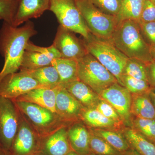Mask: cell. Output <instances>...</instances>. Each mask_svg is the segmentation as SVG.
Wrapping results in <instances>:
<instances>
[{"instance_id": "obj_1", "label": "cell", "mask_w": 155, "mask_h": 155, "mask_svg": "<svg viewBox=\"0 0 155 155\" xmlns=\"http://www.w3.org/2000/svg\"><path fill=\"white\" fill-rule=\"evenodd\" d=\"M37 33L33 22L30 20L20 27L3 22L0 29V54L5 62L0 72V81L20 69L27 43Z\"/></svg>"}, {"instance_id": "obj_2", "label": "cell", "mask_w": 155, "mask_h": 155, "mask_svg": "<svg viewBox=\"0 0 155 155\" xmlns=\"http://www.w3.org/2000/svg\"><path fill=\"white\" fill-rule=\"evenodd\" d=\"M110 41L128 58L146 64L153 61L150 46L145 41L138 22L125 20L118 22Z\"/></svg>"}, {"instance_id": "obj_3", "label": "cell", "mask_w": 155, "mask_h": 155, "mask_svg": "<svg viewBox=\"0 0 155 155\" xmlns=\"http://www.w3.org/2000/svg\"><path fill=\"white\" fill-rule=\"evenodd\" d=\"M13 101L19 112L41 139L70 125L63 121L56 113L46 108L32 103Z\"/></svg>"}, {"instance_id": "obj_4", "label": "cell", "mask_w": 155, "mask_h": 155, "mask_svg": "<svg viewBox=\"0 0 155 155\" xmlns=\"http://www.w3.org/2000/svg\"><path fill=\"white\" fill-rule=\"evenodd\" d=\"M89 54L94 57L120 84V78L128 58L109 40L102 39L91 34L87 39H83Z\"/></svg>"}, {"instance_id": "obj_5", "label": "cell", "mask_w": 155, "mask_h": 155, "mask_svg": "<svg viewBox=\"0 0 155 155\" xmlns=\"http://www.w3.org/2000/svg\"><path fill=\"white\" fill-rule=\"evenodd\" d=\"M90 32L98 38L110 41L118 23L117 17L105 14L88 0H75Z\"/></svg>"}, {"instance_id": "obj_6", "label": "cell", "mask_w": 155, "mask_h": 155, "mask_svg": "<svg viewBox=\"0 0 155 155\" xmlns=\"http://www.w3.org/2000/svg\"><path fill=\"white\" fill-rule=\"evenodd\" d=\"M78 79L100 95L103 90L118 83L113 74L94 57L87 53L77 60Z\"/></svg>"}, {"instance_id": "obj_7", "label": "cell", "mask_w": 155, "mask_h": 155, "mask_svg": "<svg viewBox=\"0 0 155 155\" xmlns=\"http://www.w3.org/2000/svg\"><path fill=\"white\" fill-rule=\"evenodd\" d=\"M50 11L55 15L60 25L87 39L91 33L75 0H51Z\"/></svg>"}, {"instance_id": "obj_8", "label": "cell", "mask_w": 155, "mask_h": 155, "mask_svg": "<svg viewBox=\"0 0 155 155\" xmlns=\"http://www.w3.org/2000/svg\"><path fill=\"white\" fill-rule=\"evenodd\" d=\"M19 116L14 102L0 97V147L8 152L18 130Z\"/></svg>"}, {"instance_id": "obj_9", "label": "cell", "mask_w": 155, "mask_h": 155, "mask_svg": "<svg viewBox=\"0 0 155 155\" xmlns=\"http://www.w3.org/2000/svg\"><path fill=\"white\" fill-rule=\"evenodd\" d=\"M41 87H44L28 72L20 70L6 75L0 81V97L14 100L34 89Z\"/></svg>"}, {"instance_id": "obj_10", "label": "cell", "mask_w": 155, "mask_h": 155, "mask_svg": "<svg viewBox=\"0 0 155 155\" xmlns=\"http://www.w3.org/2000/svg\"><path fill=\"white\" fill-rule=\"evenodd\" d=\"M42 140L19 112V126L9 151L10 155L31 154L41 150Z\"/></svg>"}, {"instance_id": "obj_11", "label": "cell", "mask_w": 155, "mask_h": 155, "mask_svg": "<svg viewBox=\"0 0 155 155\" xmlns=\"http://www.w3.org/2000/svg\"><path fill=\"white\" fill-rule=\"evenodd\" d=\"M101 98L110 104L119 114L125 125L130 127L131 94L125 87L119 83L114 84L100 94Z\"/></svg>"}, {"instance_id": "obj_12", "label": "cell", "mask_w": 155, "mask_h": 155, "mask_svg": "<svg viewBox=\"0 0 155 155\" xmlns=\"http://www.w3.org/2000/svg\"><path fill=\"white\" fill-rule=\"evenodd\" d=\"M70 31L61 25L58 26L53 44L61 58L78 60L88 53L83 40H81Z\"/></svg>"}, {"instance_id": "obj_13", "label": "cell", "mask_w": 155, "mask_h": 155, "mask_svg": "<svg viewBox=\"0 0 155 155\" xmlns=\"http://www.w3.org/2000/svg\"><path fill=\"white\" fill-rule=\"evenodd\" d=\"M85 108L64 87H58L56 112L63 121L69 125L80 121L81 114Z\"/></svg>"}, {"instance_id": "obj_14", "label": "cell", "mask_w": 155, "mask_h": 155, "mask_svg": "<svg viewBox=\"0 0 155 155\" xmlns=\"http://www.w3.org/2000/svg\"><path fill=\"white\" fill-rule=\"evenodd\" d=\"M51 0H17V6L13 26L18 27L33 18L40 17L49 10Z\"/></svg>"}, {"instance_id": "obj_15", "label": "cell", "mask_w": 155, "mask_h": 155, "mask_svg": "<svg viewBox=\"0 0 155 155\" xmlns=\"http://www.w3.org/2000/svg\"><path fill=\"white\" fill-rule=\"evenodd\" d=\"M67 134L73 151L78 155H89L91 153L89 130L81 120L67 127Z\"/></svg>"}, {"instance_id": "obj_16", "label": "cell", "mask_w": 155, "mask_h": 155, "mask_svg": "<svg viewBox=\"0 0 155 155\" xmlns=\"http://www.w3.org/2000/svg\"><path fill=\"white\" fill-rule=\"evenodd\" d=\"M58 86L54 88L41 87L34 89L12 101L32 103L56 113V94Z\"/></svg>"}, {"instance_id": "obj_17", "label": "cell", "mask_w": 155, "mask_h": 155, "mask_svg": "<svg viewBox=\"0 0 155 155\" xmlns=\"http://www.w3.org/2000/svg\"><path fill=\"white\" fill-rule=\"evenodd\" d=\"M67 127H62L49 136L42 139L41 150L47 154L67 155L73 151L68 139Z\"/></svg>"}, {"instance_id": "obj_18", "label": "cell", "mask_w": 155, "mask_h": 155, "mask_svg": "<svg viewBox=\"0 0 155 155\" xmlns=\"http://www.w3.org/2000/svg\"><path fill=\"white\" fill-rule=\"evenodd\" d=\"M61 86L66 88L86 108H94L101 99L92 89L79 80Z\"/></svg>"}, {"instance_id": "obj_19", "label": "cell", "mask_w": 155, "mask_h": 155, "mask_svg": "<svg viewBox=\"0 0 155 155\" xmlns=\"http://www.w3.org/2000/svg\"><path fill=\"white\" fill-rule=\"evenodd\" d=\"M81 120L88 128L119 131L123 127L104 116L94 108H85L81 114Z\"/></svg>"}, {"instance_id": "obj_20", "label": "cell", "mask_w": 155, "mask_h": 155, "mask_svg": "<svg viewBox=\"0 0 155 155\" xmlns=\"http://www.w3.org/2000/svg\"><path fill=\"white\" fill-rule=\"evenodd\" d=\"M124 136L130 147L141 155H155V144L150 141L131 127L122 129Z\"/></svg>"}, {"instance_id": "obj_21", "label": "cell", "mask_w": 155, "mask_h": 155, "mask_svg": "<svg viewBox=\"0 0 155 155\" xmlns=\"http://www.w3.org/2000/svg\"><path fill=\"white\" fill-rule=\"evenodd\" d=\"M51 65L60 76V85L79 80L78 77V62L75 59L59 58L53 59Z\"/></svg>"}, {"instance_id": "obj_22", "label": "cell", "mask_w": 155, "mask_h": 155, "mask_svg": "<svg viewBox=\"0 0 155 155\" xmlns=\"http://www.w3.org/2000/svg\"><path fill=\"white\" fill-rule=\"evenodd\" d=\"M130 113L134 117L155 119V109L149 94H131Z\"/></svg>"}, {"instance_id": "obj_23", "label": "cell", "mask_w": 155, "mask_h": 155, "mask_svg": "<svg viewBox=\"0 0 155 155\" xmlns=\"http://www.w3.org/2000/svg\"><path fill=\"white\" fill-rule=\"evenodd\" d=\"M88 129L95 135L104 140L119 152L124 153L130 149V145L123 134L118 130L90 128Z\"/></svg>"}, {"instance_id": "obj_24", "label": "cell", "mask_w": 155, "mask_h": 155, "mask_svg": "<svg viewBox=\"0 0 155 155\" xmlns=\"http://www.w3.org/2000/svg\"><path fill=\"white\" fill-rule=\"evenodd\" d=\"M26 71L44 87L54 88L60 85L59 74L52 65Z\"/></svg>"}, {"instance_id": "obj_25", "label": "cell", "mask_w": 155, "mask_h": 155, "mask_svg": "<svg viewBox=\"0 0 155 155\" xmlns=\"http://www.w3.org/2000/svg\"><path fill=\"white\" fill-rule=\"evenodd\" d=\"M53 59L39 52L25 50L20 70L31 71L51 65Z\"/></svg>"}, {"instance_id": "obj_26", "label": "cell", "mask_w": 155, "mask_h": 155, "mask_svg": "<svg viewBox=\"0 0 155 155\" xmlns=\"http://www.w3.org/2000/svg\"><path fill=\"white\" fill-rule=\"evenodd\" d=\"M144 2V0H122L117 17L118 22L129 19L139 22Z\"/></svg>"}, {"instance_id": "obj_27", "label": "cell", "mask_w": 155, "mask_h": 155, "mask_svg": "<svg viewBox=\"0 0 155 155\" xmlns=\"http://www.w3.org/2000/svg\"><path fill=\"white\" fill-rule=\"evenodd\" d=\"M130 127L155 144V119L134 116Z\"/></svg>"}, {"instance_id": "obj_28", "label": "cell", "mask_w": 155, "mask_h": 155, "mask_svg": "<svg viewBox=\"0 0 155 155\" xmlns=\"http://www.w3.org/2000/svg\"><path fill=\"white\" fill-rule=\"evenodd\" d=\"M89 130L90 147L91 151L97 155H122L123 153L118 151L104 140Z\"/></svg>"}, {"instance_id": "obj_29", "label": "cell", "mask_w": 155, "mask_h": 155, "mask_svg": "<svg viewBox=\"0 0 155 155\" xmlns=\"http://www.w3.org/2000/svg\"><path fill=\"white\" fill-rule=\"evenodd\" d=\"M120 84L127 88L131 94H149L152 88L148 81L125 75L121 76Z\"/></svg>"}, {"instance_id": "obj_30", "label": "cell", "mask_w": 155, "mask_h": 155, "mask_svg": "<svg viewBox=\"0 0 155 155\" xmlns=\"http://www.w3.org/2000/svg\"><path fill=\"white\" fill-rule=\"evenodd\" d=\"M122 75L148 81L146 65L144 62L137 59L128 58Z\"/></svg>"}, {"instance_id": "obj_31", "label": "cell", "mask_w": 155, "mask_h": 155, "mask_svg": "<svg viewBox=\"0 0 155 155\" xmlns=\"http://www.w3.org/2000/svg\"><path fill=\"white\" fill-rule=\"evenodd\" d=\"M105 14L117 17L119 15L122 0H88Z\"/></svg>"}, {"instance_id": "obj_32", "label": "cell", "mask_w": 155, "mask_h": 155, "mask_svg": "<svg viewBox=\"0 0 155 155\" xmlns=\"http://www.w3.org/2000/svg\"><path fill=\"white\" fill-rule=\"evenodd\" d=\"M17 6V0H0V19L13 25Z\"/></svg>"}, {"instance_id": "obj_33", "label": "cell", "mask_w": 155, "mask_h": 155, "mask_svg": "<svg viewBox=\"0 0 155 155\" xmlns=\"http://www.w3.org/2000/svg\"><path fill=\"white\" fill-rule=\"evenodd\" d=\"M94 108L99 111L104 116L113 120L121 127H123L125 126L124 122L117 111L110 104L104 100L101 99Z\"/></svg>"}, {"instance_id": "obj_34", "label": "cell", "mask_w": 155, "mask_h": 155, "mask_svg": "<svg viewBox=\"0 0 155 155\" xmlns=\"http://www.w3.org/2000/svg\"><path fill=\"white\" fill-rule=\"evenodd\" d=\"M25 50L42 53L52 59L61 58L60 52L53 44L48 47H43L36 45L29 41L26 45Z\"/></svg>"}, {"instance_id": "obj_35", "label": "cell", "mask_w": 155, "mask_h": 155, "mask_svg": "<svg viewBox=\"0 0 155 155\" xmlns=\"http://www.w3.org/2000/svg\"><path fill=\"white\" fill-rule=\"evenodd\" d=\"M139 23L145 41L150 46L155 45V21Z\"/></svg>"}, {"instance_id": "obj_36", "label": "cell", "mask_w": 155, "mask_h": 155, "mask_svg": "<svg viewBox=\"0 0 155 155\" xmlns=\"http://www.w3.org/2000/svg\"><path fill=\"white\" fill-rule=\"evenodd\" d=\"M155 21V5L151 0H144L139 22Z\"/></svg>"}, {"instance_id": "obj_37", "label": "cell", "mask_w": 155, "mask_h": 155, "mask_svg": "<svg viewBox=\"0 0 155 155\" xmlns=\"http://www.w3.org/2000/svg\"><path fill=\"white\" fill-rule=\"evenodd\" d=\"M146 65L148 83L152 87L155 88V62L153 61Z\"/></svg>"}, {"instance_id": "obj_38", "label": "cell", "mask_w": 155, "mask_h": 155, "mask_svg": "<svg viewBox=\"0 0 155 155\" xmlns=\"http://www.w3.org/2000/svg\"><path fill=\"white\" fill-rule=\"evenodd\" d=\"M149 95L155 109V88L154 87H152L151 89Z\"/></svg>"}, {"instance_id": "obj_39", "label": "cell", "mask_w": 155, "mask_h": 155, "mask_svg": "<svg viewBox=\"0 0 155 155\" xmlns=\"http://www.w3.org/2000/svg\"><path fill=\"white\" fill-rule=\"evenodd\" d=\"M125 155H141L137 151L132 148V149H129L125 153Z\"/></svg>"}, {"instance_id": "obj_40", "label": "cell", "mask_w": 155, "mask_h": 155, "mask_svg": "<svg viewBox=\"0 0 155 155\" xmlns=\"http://www.w3.org/2000/svg\"><path fill=\"white\" fill-rule=\"evenodd\" d=\"M150 53L153 61L155 62V45L150 46Z\"/></svg>"}, {"instance_id": "obj_41", "label": "cell", "mask_w": 155, "mask_h": 155, "mask_svg": "<svg viewBox=\"0 0 155 155\" xmlns=\"http://www.w3.org/2000/svg\"><path fill=\"white\" fill-rule=\"evenodd\" d=\"M30 155H48L44 152L42 150H40L36 152L33 153Z\"/></svg>"}, {"instance_id": "obj_42", "label": "cell", "mask_w": 155, "mask_h": 155, "mask_svg": "<svg viewBox=\"0 0 155 155\" xmlns=\"http://www.w3.org/2000/svg\"><path fill=\"white\" fill-rule=\"evenodd\" d=\"M0 155H10L8 152L6 151L0 147Z\"/></svg>"}, {"instance_id": "obj_43", "label": "cell", "mask_w": 155, "mask_h": 155, "mask_svg": "<svg viewBox=\"0 0 155 155\" xmlns=\"http://www.w3.org/2000/svg\"><path fill=\"white\" fill-rule=\"evenodd\" d=\"M67 155H78L77 153H76L75 152L72 151L70 152V153H69Z\"/></svg>"}, {"instance_id": "obj_44", "label": "cell", "mask_w": 155, "mask_h": 155, "mask_svg": "<svg viewBox=\"0 0 155 155\" xmlns=\"http://www.w3.org/2000/svg\"><path fill=\"white\" fill-rule=\"evenodd\" d=\"M89 155H97V154H96L94 153H91Z\"/></svg>"}, {"instance_id": "obj_45", "label": "cell", "mask_w": 155, "mask_h": 155, "mask_svg": "<svg viewBox=\"0 0 155 155\" xmlns=\"http://www.w3.org/2000/svg\"><path fill=\"white\" fill-rule=\"evenodd\" d=\"M151 1H152L153 2L155 5V0H151Z\"/></svg>"}]
</instances>
